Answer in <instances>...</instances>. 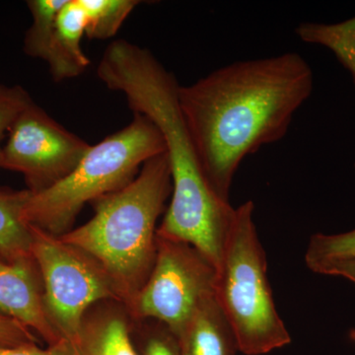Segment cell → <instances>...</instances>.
I'll return each mask as SVG.
<instances>
[{"mask_svg": "<svg viewBox=\"0 0 355 355\" xmlns=\"http://www.w3.org/2000/svg\"><path fill=\"white\" fill-rule=\"evenodd\" d=\"M313 91L297 53L240 60L180 86L179 104L210 188L230 202L242 161L286 137Z\"/></svg>", "mask_w": 355, "mask_h": 355, "instance_id": "obj_1", "label": "cell"}, {"mask_svg": "<svg viewBox=\"0 0 355 355\" xmlns=\"http://www.w3.org/2000/svg\"><path fill=\"white\" fill-rule=\"evenodd\" d=\"M107 88L125 96L133 113L149 119L162 135L172 195L159 237L191 245L207 257L220 253L236 209L210 188L179 104L180 84L147 49L125 40L107 46L97 67Z\"/></svg>", "mask_w": 355, "mask_h": 355, "instance_id": "obj_2", "label": "cell"}, {"mask_svg": "<svg viewBox=\"0 0 355 355\" xmlns=\"http://www.w3.org/2000/svg\"><path fill=\"white\" fill-rule=\"evenodd\" d=\"M171 195V171L164 153L146 161L125 188L92 202L95 214L90 220L60 236L102 266L128 311L153 270L157 221Z\"/></svg>", "mask_w": 355, "mask_h": 355, "instance_id": "obj_3", "label": "cell"}, {"mask_svg": "<svg viewBox=\"0 0 355 355\" xmlns=\"http://www.w3.org/2000/svg\"><path fill=\"white\" fill-rule=\"evenodd\" d=\"M164 153V139L156 125L133 113L127 127L91 146L69 176L46 190L30 191L23 219L49 234L64 235L86 203L125 188L146 161Z\"/></svg>", "mask_w": 355, "mask_h": 355, "instance_id": "obj_4", "label": "cell"}, {"mask_svg": "<svg viewBox=\"0 0 355 355\" xmlns=\"http://www.w3.org/2000/svg\"><path fill=\"white\" fill-rule=\"evenodd\" d=\"M249 200L236 209L234 222L217 268L216 299L234 334L238 350L263 355L291 343L268 277V263Z\"/></svg>", "mask_w": 355, "mask_h": 355, "instance_id": "obj_5", "label": "cell"}, {"mask_svg": "<svg viewBox=\"0 0 355 355\" xmlns=\"http://www.w3.org/2000/svg\"><path fill=\"white\" fill-rule=\"evenodd\" d=\"M30 227L46 313L60 335L73 343L88 311L105 301L120 302L118 295L94 259L57 236Z\"/></svg>", "mask_w": 355, "mask_h": 355, "instance_id": "obj_6", "label": "cell"}, {"mask_svg": "<svg viewBox=\"0 0 355 355\" xmlns=\"http://www.w3.org/2000/svg\"><path fill=\"white\" fill-rule=\"evenodd\" d=\"M216 266L196 248L157 236L153 270L128 310L132 321L153 320L178 336L207 299L216 295Z\"/></svg>", "mask_w": 355, "mask_h": 355, "instance_id": "obj_7", "label": "cell"}, {"mask_svg": "<svg viewBox=\"0 0 355 355\" xmlns=\"http://www.w3.org/2000/svg\"><path fill=\"white\" fill-rule=\"evenodd\" d=\"M90 147L33 101L9 130L0 167L22 174L27 190L38 193L69 176Z\"/></svg>", "mask_w": 355, "mask_h": 355, "instance_id": "obj_8", "label": "cell"}, {"mask_svg": "<svg viewBox=\"0 0 355 355\" xmlns=\"http://www.w3.org/2000/svg\"><path fill=\"white\" fill-rule=\"evenodd\" d=\"M0 316L24 324L48 347L64 340L46 313L43 282L35 259L7 265L0 272Z\"/></svg>", "mask_w": 355, "mask_h": 355, "instance_id": "obj_9", "label": "cell"}, {"mask_svg": "<svg viewBox=\"0 0 355 355\" xmlns=\"http://www.w3.org/2000/svg\"><path fill=\"white\" fill-rule=\"evenodd\" d=\"M128 311L116 301L96 304L74 340L79 355H139L130 335Z\"/></svg>", "mask_w": 355, "mask_h": 355, "instance_id": "obj_10", "label": "cell"}, {"mask_svg": "<svg viewBox=\"0 0 355 355\" xmlns=\"http://www.w3.org/2000/svg\"><path fill=\"white\" fill-rule=\"evenodd\" d=\"M86 34V16L80 0H67L58 14L46 60L55 83L76 78L85 72L90 58L81 41Z\"/></svg>", "mask_w": 355, "mask_h": 355, "instance_id": "obj_11", "label": "cell"}, {"mask_svg": "<svg viewBox=\"0 0 355 355\" xmlns=\"http://www.w3.org/2000/svg\"><path fill=\"white\" fill-rule=\"evenodd\" d=\"M178 340L184 355H235L239 352L216 295L203 302Z\"/></svg>", "mask_w": 355, "mask_h": 355, "instance_id": "obj_12", "label": "cell"}, {"mask_svg": "<svg viewBox=\"0 0 355 355\" xmlns=\"http://www.w3.org/2000/svg\"><path fill=\"white\" fill-rule=\"evenodd\" d=\"M30 193L0 188V260L6 265L34 259L31 227L23 219Z\"/></svg>", "mask_w": 355, "mask_h": 355, "instance_id": "obj_13", "label": "cell"}, {"mask_svg": "<svg viewBox=\"0 0 355 355\" xmlns=\"http://www.w3.org/2000/svg\"><path fill=\"white\" fill-rule=\"evenodd\" d=\"M295 33L304 43L319 44L333 51L352 74L355 87V17L338 24L301 23Z\"/></svg>", "mask_w": 355, "mask_h": 355, "instance_id": "obj_14", "label": "cell"}, {"mask_svg": "<svg viewBox=\"0 0 355 355\" xmlns=\"http://www.w3.org/2000/svg\"><path fill=\"white\" fill-rule=\"evenodd\" d=\"M86 16L89 39L108 40L119 32L139 0H80Z\"/></svg>", "mask_w": 355, "mask_h": 355, "instance_id": "obj_15", "label": "cell"}, {"mask_svg": "<svg viewBox=\"0 0 355 355\" xmlns=\"http://www.w3.org/2000/svg\"><path fill=\"white\" fill-rule=\"evenodd\" d=\"M67 0H29L26 2L32 24L26 32L23 51L29 57L46 60L55 21Z\"/></svg>", "mask_w": 355, "mask_h": 355, "instance_id": "obj_16", "label": "cell"}, {"mask_svg": "<svg viewBox=\"0 0 355 355\" xmlns=\"http://www.w3.org/2000/svg\"><path fill=\"white\" fill-rule=\"evenodd\" d=\"M354 259L355 229L340 234L316 233L311 236L305 254L306 266L318 275L326 266Z\"/></svg>", "mask_w": 355, "mask_h": 355, "instance_id": "obj_17", "label": "cell"}, {"mask_svg": "<svg viewBox=\"0 0 355 355\" xmlns=\"http://www.w3.org/2000/svg\"><path fill=\"white\" fill-rule=\"evenodd\" d=\"M135 322L140 324L139 355H184L176 336L165 324L153 320Z\"/></svg>", "mask_w": 355, "mask_h": 355, "instance_id": "obj_18", "label": "cell"}, {"mask_svg": "<svg viewBox=\"0 0 355 355\" xmlns=\"http://www.w3.org/2000/svg\"><path fill=\"white\" fill-rule=\"evenodd\" d=\"M32 102L31 96L22 86H7L0 83V163L6 133L12 127L21 112Z\"/></svg>", "mask_w": 355, "mask_h": 355, "instance_id": "obj_19", "label": "cell"}, {"mask_svg": "<svg viewBox=\"0 0 355 355\" xmlns=\"http://www.w3.org/2000/svg\"><path fill=\"white\" fill-rule=\"evenodd\" d=\"M30 329L9 318L0 316V347L37 345L38 338Z\"/></svg>", "mask_w": 355, "mask_h": 355, "instance_id": "obj_20", "label": "cell"}, {"mask_svg": "<svg viewBox=\"0 0 355 355\" xmlns=\"http://www.w3.org/2000/svg\"><path fill=\"white\" fill-rule=\"evenodd\" d=\"M0 355H79L76 345L64 340L57 345L41 349L37 345H22L17 347H0Z\"/></svg>", "mask_w": 355, "mask_h": 355, "instance_id": "obj_21", "label": "cell"}, {"mask_svg": "<svg viewBox=\"0 0 355 355\" xmlns=\"http://www.w3.org/2000/svg\"><path fill=\"white\" fill-rule=\"evenodd\" d=\"M320 275L343 277L355 284V259L326 266Z\"/></svg>", "mask_w": 355, "mask_h": 355, "instance_id": "obj_22", "label": "cell"}, {"mask_svg": "<svg viewBox=\"0 0 355 355\" xmlns=\"http://www.w3.org/2000/svg\"><path fill=\"white\" fill-rule=\"evenodd\" d=\"M6 266H7L6 263H3V261L0 260V272H1V270H6Z\"/></svg>", "mask_w": 355, "mask_h": 355, "instance_id": "obj_23", "label": "cell"}]
</instances>
